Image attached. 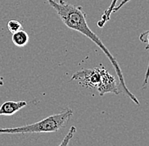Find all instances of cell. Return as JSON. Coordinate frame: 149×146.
<instances>
[{
    "instance_id": "ba28073f",
    "label": "cell",
    "mask_w": 149,
    "mask_h": 146,
    "mask_svg": "<svg viewBox=\"0 0 149 146\" xmlns=\"http://www.w3.org/2000/svg\"><path fill=\"white\" fill-rule=\"evenodd\" d=\"M76 132V128L74 126H72L71 128H70V130H69V132H68V134H67V135L65 136V138L63 139V141L61 142V144H60V145H67L68 144H69V142L70 141V139H72V138L74 135V133Z\"/></svg>"
},
{
    "instance_id": "8992f818",
    "label": "cell",
    "mask_w": 149,
    "mask_h": 146,
    "mask_svg": "<svg viewBox=\"0 0 149 146\" xmlns=\"http://www.w3.org/2000/svg\"><path fill=\"white\" fill-rule=\"evenodd\" d=\"M139 40L141 42H142L143 43H147V47L146 49H148L149 48V30L148 31H145L143 33H141L140 35ZM149 80V63L148 65V69H147V71H146V74H145V79H144V82H143V85H142V88H146L148 83Z\"/></svg>"
},
{
    "instance_id": "277c9868",
    "label": "cell",
    "mask_w": 149,
    "mask_h": 146,
    "mask_svg": "<svg viewBox=\"0 0 149 146\" xmlns=\"http://www.w3.org/2000/svg\"><path fill=\"white\" fill-rule=\"evenodd\" d=\"M27 105L25 100L6 101L0 107V116H11Z\"/></svg>"
},
{
    "instance_id": "3957f363",
    "label": "cell",
    "mask_w": 149,
    "mask_h": 146,
    "mask_svg": "<svg viewBox=\"0 0 149 146\" xmlns=\"http://www.w3.org/2000/svg\"><path fill=\"white\" fill-rule=\"evenodd\" d=\"M73 115L70 108L59 113H55L46 118L32 124L20 126L18 128H0V134H37V133H54L62 128Z\"/></svg>"
},
{
    "instance_id": "9c48e42d",
    "label": "cell",
    "mask_w": 149,
    "mask_h": 146,
    "mask_svg": "<svg viewBox=\"0 0 149 146\" xmlns=\"http://www.w3.org/2000/svg\"><path fill=\"white\" fill-rule=\"evenodd\" d=\"M129 1H130V0H122V2H121L120 3L118 6H115V7H114V9H113V13H115V12L119 11V10H120V9L121 8H122V7L126 3H128Z\"/></svg>"
},
{
    "instance_id": "5b68a950",
    "label": "cell",
    "mask_w": 149,
    "mask_h": 146,
    "mask_svg": "<svg viewBox=\"0 0 149 146\" xmlns=\"http://www.w3.org/2000/svg\"><path fill=\"white\" fill-rule=\"evenodd\" d=\"M29 39H30L29 35L23 29L13 33V35H12V42L18 47H23L26 45H27Z\"/></svg>"
},
{
    "instance_id": "30bf717a",
    "label": "cell",
    "mask_w": 149,
    "mask_h": 146,
    "mask_svg": "<svg viewBox=\"0 0 149 146\" xmlns=\"http://www.w3.org/2000/svg\"><path fill=\"white\" fill-rule=\"evenodd\" d=\"M3 84H4V80H3V78L0 75V87H1V86H3Z\"/></svg>"
},
{
    "instance_id": "6da1fadb",
    "label": "cell",
    "mask_w": 149,
    "mask_h": 146,
    "mask_svg": "<svg viewBox=\"0 0 149 146\" xmlns=\"http://www.w3.org/2000/svg\"><path fill=\"white\" fill-rule=\"evenodd\" d=\"M47 2L55 10L58 16L67 27L70 28V30H74L81 33L82 35L88 37L97 46H99V48L104 53V54L108 57L109 60L113 65L116 72V74L119 78V81L122 87V91L124 92V94L127 95L134 103L139 106L140 102L138 99L129 91V89L127 88L125 84V78H124V75H123V73L121 71L118 62L113 57V55L110 53V52L109 51V49L106 47V46L102 43L101 39L88 26L87 22H86V15L82 9V7L69 3L65 0H58V2H57L55 0H47Z\"/></svg>"
},
{
    "instance_id": "52a82bcc",
    "label": "cell",
    "mask_w": 149,
    "mask_h": 146,
    "mask_svg": "<svg viewBox=\"0 0 149 146\" xmlns=\"http://www.w3.org/2000/svg\"><path fill=\"white\" fill-rule=\"evenodd\" d=\"M7 26H8L9 30L12 34L16 32V31H18L19 30L23 29L21 23L19 21H18V20H15V19L9 20V22H8V24H7Z\"/></svg>"
},
{
    "instance_id": "7a4b0ae2",
    "label": "cell",
    "mask_w": 149,
    "mask_h": 146,
    "mask_svg": "<svg viewBox=\"0 0 149 146\" xmlns=\"http://www.w3.org/2000/svg\"><path fill=\"white\" fill-rule=\"evenodd\" d=\"M71 80H76L86 88L96 89L102 96L107 93L118 95L119 89L114 77L109 73L102 64L93 69H82L74 73Z\"/></svg>"
}]
</instances>
